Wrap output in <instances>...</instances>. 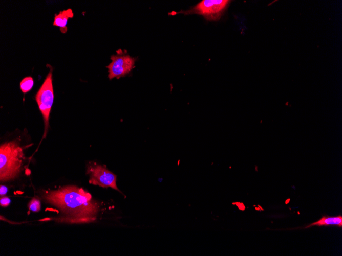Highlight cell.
I'll list each match as a JSON object with an SVG mask.
<instances>
[{
	"mask_svg": "<svg viewBox=\"0 0 342 256\" xmlns=\"http://www.w3.org/2000/svg\"><path fill=\"white\" fill-rule=\"evenodd\" d=\"M42 198L69 216L67 222L88 223L94 221L99 211V205L91 195L75 185L62 187L56 190L45 191Z\"/></svg>",
	"mask_w": 342,
	"mask_h": 256,
	"instance_id": "6da1fadb",
	"label": "cell"
},
{
	"mask_svg": "<svg viewBox=\"0 0 342 256\" xmlns=\"http://www.w3.org/2000/svg\"><path fill=\"white\" fill-rule=\"evenodd\" d=\"M34 84L33 79L32 77H26L22 79L20 82V88L24 94L29 92L32 88Z\"/></svg>",
	"mask_w": 342,
	"mask_h": 256,
	"instance_id": "9c48e42d",
	"label": "cell"
},
{
	"mask_svg": "<svg viewBox=\"0 0 342 256\" xmlns=\"http://www.w3.org/2000/svg\"><path fill=\"white\" fill-rule=\"evenodd\" d=\"M73 12L71 9H67L61 11L55 15L53 26L60 28L61 33H65L67 31V24L69 18L73 17Z\"/></svg>",
	"mask_w": 342,
	"mask_h": 256,
	"instance_id": "52a82bcc",
	"label": "cell"
},
{
	"mask_svg": "<svg viewBox=\"0 0 342 256\" xmlns=\"http://www.w3.org/2000/svg\"><path fill=\"white\" fill-rule=\"evenodd\" d=\"M111 56L112 62L106 66L110 80L114 78L119 79L125 76L135 67L136 59L128 54H120Z\"/></svg>",
	"mask_w": 342,
	"mask_h": 256,
	"instance_id": "8992f818",
	"label": "cell"
},
{
	"mask_svg": "<svg viewBox=\"0 0 342 256\" xmlns=\"http://www.w3.org/2000/svg\"><path fill=\"white\" fill-rule=\"evenodd\" d=\"M23 148L17 141L7 142L0 147V180L15 178L20 173L24 158Z\"/></svg>",
	"mask_w": 342,
	"mask_h": 256,
	"instance_id": "7a4b0ae2",
	"label": "cell"
},
{
	"mask_svg": "<svg viewBox=\"0 0 342 256\" xmlns=\"http://www.w3.org/2000/svg\"><path fill=\"white\" fill-rule=\"evenodd\" d=\"M49 72L42 84L35 95V100L40 111L44 122L43 138L48 131L49 117L54 101V90L52 84L53 68L50 65Z\"/></svg>",
	"mask_w": 342,
	"mask_h": 256,
	"instance_id": "3957f363",
	"label": "cell"
},
{
	"mask_svg": "<svg viewBox=\"0 0 342 256\" xmlns=\"http://www.w3.org/2000/svg\"><path fill=\"white\" fill-rule=\"evenodd\" d=\"M335 225L340 227L342 226V216L339 215L335 217L323 216L318 221L313 222L305 228H307L312 226H330Z\"/></svg>",
	"mask_w": 342,
	"mask_h": 256,
	"instance_id": "ba28073f",
	"label": "cell"
},
{
	"mask_svg": "<svg viewBox=\"0 0 342 256\" xmlns=\"http://www.w3.org/2000/svg\"><path fill=\"white\" fill-rule=\"evenodd\" d=\"M230 2L228 0H203L190 9L181 11L178 13L199 14L207 20L217 21L220 19Z\"/></svg>",
	"mask_w": 342,
	"mask_h": 256,
	"instance_id": "277c9868",
	"label": "cell"
},
{
	"mask_svg": "<svg viewBox=\"0 0 342 256\" xmlns=\"http://www.w3.org/2000/svg\"><path fill=\"white\" fill-rule=\"evenodd\" d=\"M28 207L32 212H38L40 210V201L38 199L33 198L28 203Z\"/></svg>",
	"mask_w": 342,
	"mask_h": 256,
	"instance_id": "30bf717a",
	"label": "cell"
},
{
	"mask_svg": "<svg viewBox=\"0 0 342 256\" xmlns=\"http://www.w3.org/2000/svg\"><path fill=\"white\" fill-rule=\"evenodd\" d=\"M8 191V188L4 185H1L0 187V195L1 196L5 195Z\"/></svg>",
	"mask_w": 342,
	"mask_h": 256,
	"instance_id": "7c38bea8",
	"label": "cell"
},
{
	"mask_svg": "<svg viewBox=\"0 0 342 256\" xmlns=\"http://www.w3.org/2000/svg\"><path fill=\"white\" fill-rule=\"evenodd\" d=\"M87 174L89 175L90 183L102 188L110 187L121 192L116 184V175L105 166L90 162L87 166Z\"/></svg>",
	"mask_w": 342,
	"mask_h": 256,
	"instance_id": "5b68a950",
	"label": "cell"
},
{
	"mask_svg": "<svg viewBox=\"0 0 342 256\" xmlns=\"http://www.w3.org/2000/svg\"><path fill=\"white\" fill-rule=\"evenodd\" d=\"M11 200L7 197H1L0 199V205L3 207H7L10 203Z\"/></svg>",
	"mask_w": 342,
	"mask_h": 256,
	"instance_id": "8fae6325",
	"label": "cell"
}]
</instances>
